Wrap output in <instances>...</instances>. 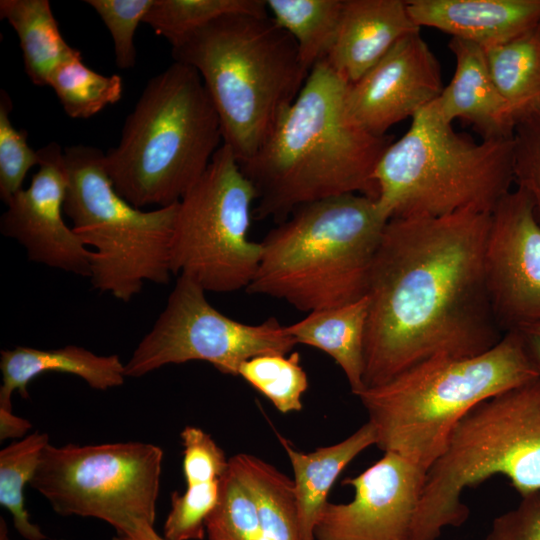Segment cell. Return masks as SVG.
<instances>
[{
	"label": "cell",
	"instance_id": "1",
	"mask_svg": "<svg viewBox=\"0 0 540 540\" xmlns=\"http://www.w3.org/2000/svg\"><path fill=\"white\" fill-rule=\"evenodd\" d=\"M490 215L463 210L386 223L366 293L365 389L431 359L479 355L501 340L484 271Z\"/></svg>",
	"mask_w": 540,
	"mask_h": 540
},
{
	"label": "cell",
	"instance_id": "2",
	"mask_svg": "<svg viewBox=\"0 0 540 540\" xmlns=\"http://www.w3.org/2000/svg\"><path fill=\"white\" fill-rule=\"evenodd\" d=\"M348 83L322 61L249 160L239 164L255 188L256 219L284 221L297 207L320 199L377 197L374 172L390 135L374 136L348 116Z\"/></svg>",
	"mask_w": 540,
	"mask_h": 540
},
{
	"label": "cell",
	"instance_id": "3",
	"mask_svg": "<svg viewBox=\"0 0 540 540\" xmlns=\"http://www.w3.org/2000/svg\"><path fill=\"white\" fill-rule=\"evenodd\" d=\"M172 56L200 75L223 144L239 164L263 145L310 73L294 39L269 14L215 19L172 47Z\"/></svg>",
	"mask_w": 540,
	"mask_h": 540
},
{
	"label": "cell",
	"instance_id": "4",
	"mask_svg": "<svg viewBox=\"0 0 540 540\" xmlns=\"http://www.w3.org/2000/svg\"><path fill=\"white\" fill-rule=\"evenodd\" d=\"M387 222L375 200L361 194L303 204L261 241L245 290L307 313L359 300Z\"/></svg>",
	"mask_w": 540,
	"mask_h": 540
},
{
	"label": "cell",
	"instance_id": "5",
	"mask_svg": "<svg viewBox=\"0 0 540 540\" xmlns=\"http://www.w3.org/2000/svg\"><path fill=\"white\" fill-rule=\"evenodd\" d=\"M539 375L514 330L479 355L422 362L357 397L374 428L375 445L427 471L443 454L453 430L467 413Z\"/></svg>",
	"mask_w": 540,
	"mask_h": 540
},
{
	"label": "cell",
	"instance_id": "6",
	"mask_svg": "<svg viewBox=\"0 0 540 540\" xmlns=\"http://www.w3.org/2000/svg\"><path fill=\"white\" fill-rule=\"evenodd\" d=\"M221 125L198 72L173 62L153 76L105 154L117 193L136 208L178 203L222 146Z\"/></svg>",
	"mask_w": 540,
	"mask_h": 540
},
{
	"label": "cell",
	"instance_id": "7",
	"mask_svg": "<svg viewBox=\"0 0 540 540\" xmlns=\"http://www.w3.org/2000/svg\"><path fill=\"white\" fill-rule=\"evenodd\" d=\"M513 150V137L476 142L456 132L431 103L379 160L376 206L387 221L491 213L512 190Z\"/></svg>",
	"mask_w": 540,
	"mask_h": 540
},
{
	"label": "cell",
	"instance_id": "8",
	"mask_svg": "<svg viewBox=\"0 0 540 540\" xmlns=\"http://www.w3.org/2000/svg\"><path fill=\"white\" fill-rule=\"evenodd\" d=\"M503 475L521 497L540 492V375L478 404L427 470L411 540H437L470 514L461 496Z\"/></svg>",
	"mask_w": 540,
	"mask_h": 540
},
{
	"label": "cell",
	"instance_id": "9",
	"mask_svg": "<svg viewBox=\"0 0 540 540\" xmlns=\"http://www.w3.org/2000/svg\"><path fill=\"white\" fill-rule=\"evenodd\" d=\"M64 160V214L83 243L94 248L89 277L93 289L129 302L146 282L167 284L179 202L151 211L131 205L115 190L99 148L67 147Z\"/></svg>",
	"mask_w": 540,
	"mask_h": 540
},
{
	"label": "cell",
	"instance_id": "10",
	"mask_svg": "<svg viewBox=\"0 0 540 540\" xmlns=\"http://www.w3.org/2000/svg\"><path fill=\"white\" fill-rule=\"evenodd\" d=\"M257 194L232 150L222 144L198 181L178 203L171 242V272L206 292L230 293L250 284L261 242L248 231Z\"/></svg>",
	"mask_w": 540,
	"mask_h": 540
},
{
	"label": "cell",
	"instance_id": "11",
	"mask_svg": "<svg viewBox=\"0 0 540 540\" xmlns=\"http://www.w3.org/2000/svg\"><path fill=\"white\" fill-rule=\"evenodd\" d=\"M162 462L159 446L138 441L48 444L30 485L56 513L96 518L126 533L154 526Z\"/></svg>",
	"mask_w": 540,
	"mask_h": 540
},
{
	"label": "cell",
	"instance_id": "12",
	"mask_svg": "<svg viewBox=\"0 0 540 540\" xmlns=\"http://www.w3.org/2000/svg\"><path fill=\"white\" fill-rule=\"evenodd\" d=\"M296 341L276 318L236 321L213 307L206 291L179 275L166 306L125 363L126 377H141L169 364L206 361L238 376L241 364L264 354H288Z\"/></svg>",
	"mask_w": 540,
	"mask_h": 540
},
{
	"label": "cell",
	"instance_id": "13",
	"mask_svg": "<svg viewBox=\"0 0 540 540\" xmlns=\"http://www.w3.org/2000/svg\"><path fill=\"white\" fill-rule=\"evenodd\" d=\"M484 271L503 334L540 322V224L530 199L518 188L491 212Z\"/></svg>",
	"mask_w": 540,
	"mask_h": 540
},
{
	"label": "cell",
	"instance_id": "14",
	"mask_svg": "<svg viewBox=\"0 0 540 540\" xmlns=\"http://www.w3.org/2000/svg\"><path fill=\"white\" fill-rule=\"evenodd\" d=\"M427 471L393 453L343 484L348 503L327 502L314 527L315 540H411Z\"/></svg>",
	"mask_w": 540,
	"mask_h": 540
},
{
	"label": "cell",
	"instance_id": "15",
	"mask_svg": "<svg viewBox=\"0 0 540 540\" xmlns=\"http://www.w3.org/2000/svg\"><path fill=\"white\" fill-rule=\"evenodd\" d=\"M38 151L39 170L6 204L0 232L16 240L30 261L89 278L92 251L63 218L68 186L64 150L51 142Z\"/></svg>",
	"mask_w": 540,
	"mask_h": 540
},
{
	"label": "cell",
	"instance_id": "16",
	"mask_svg": "<svg viewBox=\"0 0 540 540\" xmlns=\"http://www.w3.org/2000/svg\"><path fill=\"white\" fill-rule=\"evenodd\" d=\"M444 89L441 67L420 30L398 41L359 80L348 84L349 118L374 136H385L395 124L413 118Z\"/></svg>",
	"mask_w": 540,
	"mask_h": 540
},
{
	"label": "cell",
	"instance_id": "17",
	"mask_svg": "<svg viewBox=\"0 0 540 540\" xmlns=\"http://www.w3.org/2000/svg\"><path fill=\"white\" fill-rule=\"evenodd\" d=\"M419 30L408 12L406 1L344 0L338 31L324 61L351 84L398 41Z\"/></svg>",
	"mask_w": 540,
	"mask_h": 540
},
{
	"label": "cell",
	"instance_id": "18",
	"mask_svg": "<svg viewBox=\"0 0 540 540\" xmlns=\"http://www.w3.org/2000/svg\"><path fill=\"white\" fill-rule=\"evenodd\" d=\"M448 48L455 58V71L432 102L438 114L449 123L468 122L482 139L513 137L517 120L495 85L484 48L452 37Z\"/></svg>",
	"mask_w": 540,
	"mask_h": 540
},
{
	"label": "cell",
	"instance_id": "19",
	"mask_svg": "<svg viewBox=\"0 0 540 540\" xmlns=\"http://www.w3.org/2000/svg\"><path fill=\"white\" fill-rule=\"evenodd\" d=\"M412 20L483 48L540 23V0H407Z\"/></svg>",
	"mask_w": 540,
	"mask_h": 540
},
{
	"label": "cell",
	"instance_id": "20",
	"mask_svg": "<svg viewBox=\"0 0 540 540\" xmlns=\"http://www.w3.org/2000/svg\"><path fill=\"white\" fill-rule=\"evenodd\" d=\"M0 370V410L6 411H12L13 392L17 391L24 399L29 398V383L44 373L72 374L96 390L121 386L126 378L125 364L118 355H97L76 345L57 349L17 346L1 350Z\"/></svg>",
	"mask_w": 540,
	"mask_h": 540
},
{
	"label": "cell",
	"instance_id": "21",
	"mask_svg": "<svg viewBox=\"0 0 540 540\" xmlns=\"http://www.w3.org/2000/svg\"><path fill=\"white\" fill-rule=\"evenodd\" d=\"M290 460L299 510L300 540H315L314 527L331 487L345 467L362 451L376 444L373 426L367 421L346 439L312 452L296 450L277 433Z\"/></svg>",
	"mask_w": 540,
	"mask_h": 540
},
{
	"label": "cell",
	"instance_id": "22",
	"mask_svg": "<svg viewBox=\"0 0 540 540\" xmlns=\"http://www.w3.org/2000/svg\"><path fill=\"white\" fill-rule=\"evenodd\" d=\"M369 311L367 295L354 302L308 313L285 326L296 343L327 353L344 372L354 395L365 390L364 344Z\"/></svg>",
	"mask_w": 540,
	"mask_h": 540
},
{
	"label": "cell",
	"instance_id": "23",
	"mask_svg": "<svg viewBox=\"0 0 540 540\" xmlns=\"http://www.w3.org/2000/svg\"><path fill=\"white\" fill-rule=\"evenodd\" d=\"M229 468L254 501L259 540H300L293 479L264 460L246 453L230 457Z\"/></svg>",
	"mask_w": 540,
	"mask_h": 540
},
{
	"label": "cell",
	"instance_id": "24",
	"mask_svg": "<svg viewBox=\"0 0 540 540\" xmlns=\"http://www.w3.org/2000/svg\"><path fill=\"white\" fill-rule=\"evenodd\" d=\"M0 17L15 30L25 72L36 86H48L51 73L79 51L64 40L48 0H1Z\"/></svg>",
	"mask_w": 540,
	"mask_h": 540
},
{
	"label": "cell",
	"instance_id": "25",
	"mask_svg": "<svg viewBox=\"0 0 540 540\" xmlns=\"http://www.w3.org/2000/svg\"><path fill=\"white\" fill-rule=\"evenodd\" d=\"M484 50L495 85L517 123L540 112V23L505 43Z\"/></svg>",
	"mask_w": 540,
	"mask_h": 540
},
{
	"label": "cell",
	"instance_id": "26",
	"mask_svg": "<svg viewBox=\"0 0 540 540\" xmlns=\"http://www.w3.org/2000/svg\"><path fill=\"white\" fill-rule=\"evenodd\" d=\"M344 0H266L267 11L296 42L310 72L326 60L334 43Z\"/></svg>",
	"mask_w": 540,
	"mask_h": 540
},
{
	"label": "cell",
	"instance_id": "27",
	"mask_svg": "<svg viewBox=\"0 0 540 540\" xmlns=\"http://www.w3.org/2000/svg\"><path fill=\"white\" fill-rule=\"evenodd\" d=\"M230 14L268 15L263 0H154L143 23L172 47L215 19Z\"/></svg>",
	"mask_w": 540,
	"mask_h": 540
},
{
	"label": "cell",
	"instance_id": "28",
	"mask_svg": "<svg viewBox=\"0 0 540 540\" xmlns=\"http://www.w3.org/2000/svg\"><path fill=\"white\" fill-rule=\"evenodd\" d=\"M50 86L65 113L74 119L90 118L105 107L117 103L123 93L118 74L106 76L89 68L78 51L50 75Z\"/></svg>",
	"mask_w": 540,
	"mask_h": 540
},
{
	"label": "cell",
	"instance_id": "29",
	"mask_svg": "<svg viewBox=\"0 0 540 540\" xmlns=\"http://www.w3.org/2000/svg\"><path fill=\"white\" fill-rule=\"evenodd\" d=\"M49 444L46 433L33 432L0 452V504L12 516L17 532L26 540H44L24 506V487L30 483L40 455Z\"/></svg>",
	"mask_w": 540,
	"mask_h": 540
},
{
	"label": "cell",
	"instance_id": "30",
	"mask_svg": "<svg viewBox=\"0 0 540 540\" xmlns=\"http://www.w3.org/2000/svg\"><path fill=\"white\" fill-rule=\"evenodd\" d=\"M241 376L269 399L281 413L300 411L302 396L308 388V377L298 352L264 354L243 362Z\"/></svg>",
	"mask_w": 540,
	"mask_h": 540
},
{
	"label": "cell",
	"instance_id": "31",
	"mask_svg": "<svg viewBox=\"0 0 540 540\" xmlns=\"http://www.w3.org/2000/svg\"><path fill=\"white\" fill-rule=\"evenodd\" d=\"M208 540H259L260 529L252 497L230 470L220 478L219 497L205 522Z\"/></svg>",
	"mask_w": 540,
	"mask_h": 540
},
{
	"label": "cell",
	"instance_id": "32",
	"mask_svg": "<svg viewBox=\"0 0 540 540\" xmlns=\"http://www.w3.org/2000/svg\"><path fill=\"white\" fill-rule=\"evenodd\" d=\"M13 104L5 90L0 92V198L7 204L23 189L28 171L40 163L38 150L32 149L25 130H18L10 120Z\"/></svg>",
	"mask_w": 540,
	"mask_h": 540
},
{
	"label": "cell",
	"instance_id": "33",
	"mask_svg": "<svg viewBox=\"0 0 540 540\" xmlns=\"http://www.w3.org/2000/svg\"><path fill=\"white\" fill-rule=\"evenodd\" d=\"M220 480L186 485L183 493L171 494V507L163 526L167 540H202L205 522L219 497Z\"/></svg>",
	"mask_w": 540,
	"mask_h": 540
},
{
	"label": "cell",
	"instance_id": "34",
	"mask_svg": "<svg viewBox=\"0 0 540 540\" xmlns=\"http://www.w3.org/2000/svg\"><path fill=\"white\" fill-rule=\"evenodd\" d=\"M99 15L111 34L115 64L131 69L136 63L134 36L154 0H85Z\"/></svg>",
	"mask_w": 540,
	"mask_h": 540
},
{
	"label": "cell",
	"instance_id": "35",
	"mask_svg": "<svg viewBox=\"0 0 540 540\" xmlns=\"http://www.w3.org/2000/svg\"><path fill=\"white\" fill-rule=\"evenodd\" d=\"M513 141L514 185L528 196L540 224V112L518 121Z\"/></svg>",
	"mask_w": 540,
	"mask_h": 540
},
{
	"label": "cell",
	"instance_id": "36",
	"mask_svg": "<svg viewBox=\"0 0 540 540\" xmlns=\"http://www.w3.org/2000/svg\"><path fill=\"white\" fill-rule=\"evenodd\" d=\"M180 437L186 485L220 480L228 470L229 459L213 438L195 426H186Z\"/></svg>",
	"mask_w": 540,
	"mask_h": 540
},
{
	"label": "cell",
	"instance_id": "37",
	"mask_svg": "<svg viewBox=\"0 0 540 540\" xmlns=\"http://www.w3.org/2000/svg\"><path fill=\"white\" fill-rule=\"evenodd\" d=\"M485 540H540V492L521 497L515 508L494 518Z\"/></svg>",
	"mask_w": 540,
	"mask_h": 540
},
{
	"label": "cell",
	"instance_id": "38",
	"mask_svg": "<svg viewBox=\"0 0 540 540\" xmlns=\"http://www.w3.org/2000/svg\"><path fill=\"white\" fill-rule=\"evenodd\" d=\"M31 429V423L13 414V411L0 410V439H18Z\"/></svg>",
	"mask_w": 540,
	"mask_h": 540
},
{
	"label": "cell",
	"instance_id": "39",
	"mask_svg": "<svg viewBox=\"0 0 540 540\" xmlns=\"http://www.w3.org/2000/svg\"><path fill=\"white\" fill-rule=\"evenodd\" d=\"M530 357L540 370V322L528 324L516 330Z\"/></svg>",
	"mask_w": 540,
	"mask_h": 540
},
{
	"label": "cell",
	"instance_id": "40",
	"mask_svg": "<svg viewBox=\"0 0 540 540\" xmlns=\"http://www.w3.org/2000/svg\"><path fill=\"white\" fill-rule=\"evenodd\" d=\"M112 540H167L164 536L159 535L153 525L139 524L135 529L116 534Z\"/></svg>",
	"mask_w": 540,
	"mask_h": 540
},
{
	"label": "cell",
	"instance_id": "41",
	"mask_svg": "<svg viewBox=\"0 0 540 540\" xmlns=\"http://www.w3.org/2000/svg\"><path fill=\"white\" fill-rule=\"evenodd\" d=\"M0 540H10L8 537L6 523L4 522L2 518H1V526H0Z\"/></svg>",
	"mask_w": 540,
	"mask_h": 540
}]
</instances>
